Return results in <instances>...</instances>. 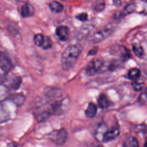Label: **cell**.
Returning a JSON list of instances; mask_svg holds the SVG:
<instances>
[{"label":"cell","mask_w":147,"mask_h":147,"mask_svg":"<svg viewBox=\"0 0 147 147\" xmlns=\"http://www.w3.org/2000/svg\"><path fill=\"white\" fill-rule=\"evenodd\" d=\"M82 49V47L78 44L69 45L64 49L61 56V67L64 70L69 71L74 67Z\"/></svg>","instance_id":"cell-1"},{"label":"cell","mask_w":147,"mask_h":147,"mask_svg":"<svg viewBox=\"0 0 147 147\" xmlns=\"http://www.w3.org/2000/svg\"><path fill=\"white\" fill-rule=\"evenodd\" d=\"M114 29V26L111 24H109L94 33L90 38L89 41L91 43L100 42L109 37L113 33Z\"/></svg>","instance_id":"cell-2"},{"label":"cell","mask_w":147,"mask_h":147,"mask_svg":"<svg viewBox=\"0 0 147 147\" xmlns=\"http://www.w3.org/2000/svg\"><path fill=\"white\" fill-rule=\"evenodd\" d=\"M48 139L56 145H63L68 138L67 131L64 129L54 130L48 134Z\"/></svg>","instance_id":"cell-3"},{"label":"cell","mask_w":147,"mask_h":147,"mask_svg":"<svg viewBox=\"0 0 147 147\" xmlns=\"http://www.w3.org/2000/svg\"><path fill=\"white\" fill-rule=\"evenodd\" d=\"M69 100L68 98H64L61 100L55 102L48 107V110L51 115H61L64 113L68 108Z\"/></svg>","instance_id":"cell-4"},{"label":"cell","mask_w":147,"mask_h":147,"mask_svg":"<svg viewBox=\"0 0 147 147\" xmlns=\"http://www.w3.org/2000/svg\"><path fill=\"white\" fill-rule=\"evenodd\" d=\"M103 65V61L100 59H95L88 63L86 68V72L90 75L95 74L99 71Z\"/></svg>","instance_id":"cell-5"},{"label":"cell","mask_w":147,"mask_h":147,"mask_svg":"<svg viewBox=\"0 0 147 147\" xmlns=\"http://www.w3.org/2000/svg\"><path fill=\"white\" fill-rule=\"evenodd\" d=\"M0 68L5 74H7L12 68L10 59L3 53H0Z\"/></svg>","instance_id":"cell-6"},{"label":"cell","mask_w":147,"mask_h":147,"mask_svg":"<svg viewBox=\"0 0 147 147\" xmlns=\"http://www.w3.org/2000/svg\"><path fill=\"white\" fill-rule=\"evenodd\" d=\"M119 133L120 131L119 129L116 127H113L105 131L102 137V141L103 142L112 141L116 138L119 136Z\"/></svg>","instance_id":"cell-7"},{"label":"cell","mask_w":147,"mask_h":147,"mask_svg":"<svg viewBox=\"0 0 147 147\" xmlns=\"http://www.w3.org/2000/svg\"><path fill=\"white\" fill-rule=\"evenodd\" d=\"M7 99L19 107L24 104L25 100V96L21 94H14L9 95Z\"/></svg>","instance_id":"cell-8"},{"label":"cell","mask_w":147,"mask_h":147,"mask_svg":"<svg viewBox=\"0 0 147 147\" xmlns=\"http://www.w3.org/2000/svg\"><path fill=\"white\" fill-rule=\"evenodd\" d=\"M44 93L47 99L52 100L59 96L60 90L53 87H47L45 89Z\"/></svg>","instance_id":"cell-9"},{"label":"cell","mask_w":147,"mask_h":147,"mask_svg":"<svg viewBox=\"0 0 147 147\" xmlns=\"http://www.w3.org/2000/svg\"><path fill=\"white\" fill-rule=\"evenodd\" d=\"M56 34L61 41H65L69 36V29L65 26H60L56 29Z\"/></svg>","instance_id":"cell-10"},{"label":"cell","mask_w":147,"mask_h":147,"mask_svg":"<svg viewBox=\"0 0 147 147\" xmlns=\"http://www.w3.org/2000/svg\"><path fill=\"white\" fill-rule=\"evenodd\" d=\"M34 9L33 6L30 3H25L21 7V15L24 17H29L33 15Z\"/></svg>","instance_id":"cell-11"},{"label":"cell","mask_w":147,"mask_h":147,"mask_svg":"<svg viewBox=\"0 0 147 147\" xmlns=\"http://www.w3.org/2000/svg\"><path fill=\"white\" fill-rule=\"evenodd\" d=\"M97 113V106L94 103H89L85 111V115L88 118H93L95 117Z\"/></svg>","instance_id":"cell-12"},{"label":"cell","mask_w":147,"mask_h":147,"mask_svg":"<svg viewBox=\"0 0 147 147\" xmlns=\"http://www.w3.org/2000/svg\"><path fill=\"white\" fill-rule=\"evenodd\" d=\"M123 147H139V143L136 137L130 136L124 140Z\"/></svg>","instance_id":"cell-13"},{"label":"cell","mask_w":147,"mask_h":147,"mask_svg":"<svg viewBox=\"0 0 147 147\" xmlns=\"http://www.w3.org/2000/svg\"><path fill=\"white\" fill-rule=\"evenodd\" d=\"M110 105L109 102L104 94H100L98 99V106L102 109H107Z\"/></svg>","instance_id":"cell-14"},{"label":"cell","mask_w":147,"mask_h":147,"mask_svg":"<svg viewBox=\"0 0 147 147\" xmlns=\"http://www.w3.org/2000/svg\"><path fill=\"white\" fill-rule=\"evenodd\" d=\"M51 115V113L47 109V110H45L39 112L36 115V118L38 122H45L48 119H49Z\"/></svg>","instance_id":"cell-15"},{"label":"cell","mask_w":147,"mask_h":147,"mask_svg":"<svg viewBox=\"0 0 147 147\" xmlns=\"http://www.w3.org/2000/svg\"><path fill=\"white\" fill-rule=\"evenodd\" d=\"M49 6L51 10L55 13L61 12L64 9L63 5L60 2L56 1L51 2L49 3Z\"/></svg>","instance_id":"cell-16"},{"label":"cell","mask_w":147,"mask_h":147,"mask_svg":"<svg viewBox=\"0 0 147 147\" xmlns=\"http://www.w3.org/2000/svg\"><path fill=\"white\" fill-rule=\"evenodd\" d=\"M140 70L137 68H131L128 72V77L133 80H137L140 76Z\"/></svg>","instance_id":"cell-17"},{"label":"cell","mask_w":147,"mask_h":147,"mask_svg":"<svg viewBox=\"0 0 147 147\" xmlns=\"http://www.w3.org/2000/svg\"><path fill=\"white\" fill-rule=\"evenodd\" d=\"M132 48L133 51L136 56L138 57H142L144 55V49L140 45L138 44H133Z\"/></svg>","instance_id":"cell-18"},{"label":"cell","mask_w":147,"mask_h":147,"mask_svg":"<svg viewBox=\"0 0 147 147\" xmlns=\"http://www.w3.org/2000/svg\"><path fill=\"white\" fill-rule=\"evenodd\" d=\"M45 36L41 34H37L34 36V42L38 47L42 48Z\"/></svg>","instance_id":"cell-19"},{"label":"cell","mask_w":147,"mask_h":147,"mask_svg":"<svg viewBox=\"0 0 147 147\" xmlns=\"http://www.w3.org/2000/svg\"><path fill=\"white\" fill-rule=\"evenodd\" d=\"M21 82H22V79H21V77H20V76L15 77L13 79V81L11 83V88L14 90H17L18 88H20V87L21 84Z\"/></svg>","instance_id":"cell-20"},{"label":"cell","mask_w":147,"mask_h":147,"mask_svg":"<svg viewBox=\"0 0 147 147\" xmlns=\"http://www.w3.org/2000/svg\"><path fill=\"white\" fill-rule=\"evenodd\" d=\"M9 96L7 88L2 84H0V100L7 99Z\"/></svg>","instance_id":"cell-21"},{"label":"cell","mask_w":147,"mask_h":147,"mask_svg":"<svg viewBox=\"0 0 147 147\" xmlns=\"http://www.w3.org/2000/svg\"><path fill=\"white\" fill-rule=\"evenodd\" d=\"M131 86L134 91H140L143 89L144 87V83L142 82H138L136 80H134L131 83Z\"/></svg>","instance_id":"cell-22"},{"label":"cell","mask_w":147,"mask_h":147,"mask_svg":"<svg viewBox=\"0 0 147 147\" xmlns=\"http://www.w3.org/2000/svg\"><path fill=\"white\" fill-rule=\"evenodd\" d=\"M52 47V41L49 37H45V40L42 45V48L44 49H47L50 48Z\"/></svg>","instance_id":"cell-23"},{"label":"cell","mask_w":147,"mask_h":147,"mask_svg":"<svg viewBox=\"0 0 147 147\" xmlns=\"http://www.w3.org/2000/svg\"><path fill=\"white\" fill-rule=\"evenodd\" d=\"M76 18L80 21H85L87 20L88 18V15L86 13H82L78 16H76Z\"/></svg>","instance_id":"cell-24"},{"label":"cell","mask_w":147,"mask_h":147,"mask_svg":"<svg viewBox=\"0 0 147 147\" xmlns=\"http://www.w3.org/2000/svg\"><path fill=\"white\" fill-rule=\"evenodd\" d=\"M134 9V5H133V4L129 5L125 9V13L126 14L131 13V11H133Z\"/></svg>","instance_id":"cell-25"},{"label":"cell","mask_w":147,"mask_h":147,"mask_svg":"<svg viewBox=\"0 0 147 147\" xmlns=\"http://www.w3.org/2000/svg\"><path fill=\"white\" fill-rule=\"evenodd\" d=\"M139 101L141 103H145L147 102V95L144 92V94H142L140 98H139Z\"/></svg>","instance_id":"cell-26"},{"label":"cell","mask_w":147,"mask_h":147,"mask_svg":"<svg viewBox=\"0 0 147 147\" xmlns=\"http://www.w3.org/2000/svg\"><path fill=\"white\" fill-rule=\"evenodd\" d=\"M105 7V4L104 3H97L96 5H95V10L96 11H100L101 10H102Z\"/></svg>","instance_id":"cell-27"},{"label":"cell","mask_w":147,"mask_h":147,"mask_svg":"<svg viewBox=\"0 0 147 147\" xmlns=\"http://www.w3.org/2000/svg\"><path fill=\"white\" fill-rule=\"evenodd\" d=\"M98 51V47H94L92 49H91V50L89 51L88 53V55H94Z\"/></svg>","instance_id":"cell-28"},{"label":"cell","mask_w":147,"mask_h":147,"mask_svg":"<svg viewBox=\"0 0 147 147\" xmlns=\"http://www.w3.org/2000/svg\"><path fill=\"white\" fill-rule=\"evenodd\" d=\"M113 4L115 6H120L121 5V0H113Z\"/></svg>","instance_id":"cell-29"},{"label":"cell","mask_w":147,"mask_h":147,"mask_svg":"<svg viewBox=\"0 0 147 147\" xmlns=\"http://www.w3.org/2000/svg\"><path fill=\"white\" fill-rule=\"evenodd\" d=\"M144 147H147V141L144 144Z\"/></svg>","instance_id":"cell-30"},{"label":"cell","mask_w":147,"mask_h":147,"mask_svg":"<svg viewBox=\"0 0 147 147\" xmlns=\"http://www.w3.org/2000/svg\"><path fill=\"white\" fill-rule=\"evenodd\" d=\"M95 147H103V146H102V145H97L96 146H95Z\"/></svg>","instance_id":"cell-31"},{"label":"cell","mask_w":147,"mask_h":147,"mask_svg":"<svg viewBox=\"0 0 147 147\" xmlns=\"http://www.w3.org/2000/svg\"><path fill=\"white\" fill-rule=\"evenodd\" d=\"M145 94L147 95V87L146 88V90H145Z\"/></svg>","instance_id":"cell-32"}]
</instances>
